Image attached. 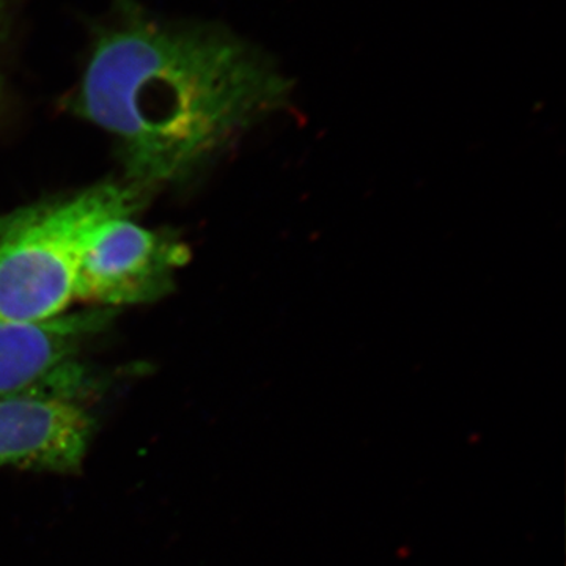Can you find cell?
I'll list each match as a JSON object with an SVG mask.
<instances>
[{
	"label": "cell",
	"mask_w": 566,
	"mask_h": 566,
	"mask_svg": "<svg viewBox=\"0 0 566 566\" xmlns=\"http://www.w3.org/2000/svg\"><path fill=\"white\" fill-rule=\"evenodd\" d=\"M95 419L87 405L44 395L0 400V469L81 472L91 449Z\"/></svg>",
	"instance_id": "obj_5"
},
{
	"label": "cell",
	"mask_w": 566,
	"mask_h": 566,
	"mask_svg": "<svg viewBox=\"0 0 566 566\" xmlns=\"http://www.w3.org/2000/svg\"><path fill=\"white\" fill-rule=\"evenodd\" d=\"M14 0H0V44L6 39Z\"/></svg>",
	"instance_id": "obj_6"
},
{
	"label": "cell",
	"mask_w": 566,
	"mask_h": 566,
	"mask_svg": "<svg viewBox=\"0 0 566 566\" xmlns=\"http://www.w3.org/2000/svg\"><path fill=\"white\" fill-rule=\"evenodd\" d=\"M188 245L133 218L107 222L82 259L74 300L99 308L151 304L172 292Z\"/></svg>",
	"instance_id": "obj_4"
},
{
	"label": "cell",
	"mask_w": 566,
	"mask_h": 566,
	"mask_svg": "<svg viewBox=\"0 0 566 566\" xmlns=\"http://www.w3.org/2000/svg\"><path fill=\"white\" fill-rule=\"evenodd\" d=\"M292 92L279 63L229 29L117 0L93 35L76 106L114 137L126 182L147 191L202 174Z\"/></svg>",
	"instance_id": "obj_1"
},
{
	"label": "cell",
	"mask_w": 566,
	"mask_h": 566,
	"mask_svg": "<svg viewBox=\"0 0 566 566\" xmlns=\"http://www.w3.org/2000/svg\"><path fill=\"white\" fill-rule=\"evenodd\" d=\"M112 315L93 307L36 323L0 316V400L44 395L87 403L99 382L82 363V349L107 329Z\"/></svg>",
	"instance_id": "obj_3"
},
{
	"label": "cell",
	"mask_w": 566,
	"mask_h": 566,
	"mask_svg": "<svg viewBox=\"0 0 566 566\" xmlns=\"http://www.w3.org/2000/svg\"><path fill=\"white\" fill-rule=\"evenodd\" d=\"M142 202L144 191L129 182H102L0 216V316L36 323L66 314L93 240Z\"/></svg>",
	"instance_id": "obj_2"
}]
</instances>
